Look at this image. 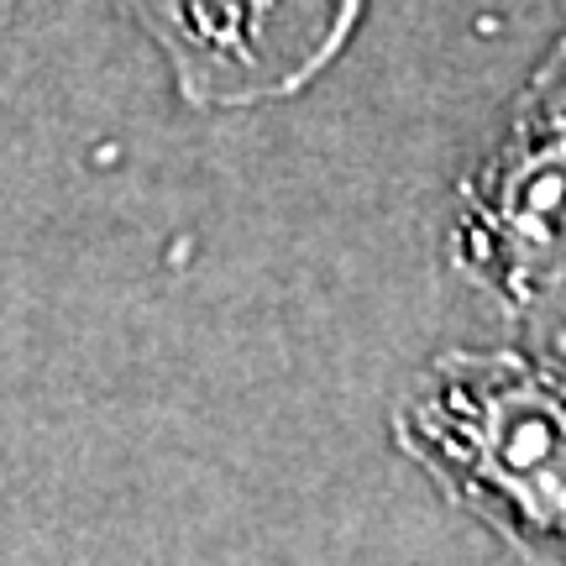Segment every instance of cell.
Returning <instances> with one entry per match:
<instances>
[{
    "instance_id": "6da1fadb",
    "label": "cell",
    "mask_w": 566,
    "mask_h": 566,
    "mask_svg": "<svg viewBox=\"0 0 566 566\" xmlns=\"http://www.w3.org/2000/svg\"><path fill=\"white\" fill-rule=\"evenodd\" d=\"M405 462L520 562H566V363L446 346L388 415Z\"/></svg>"
},
{
    "instance_id": "3957f363",
    "label": "cell",
    "mask_w": 566,
    "mask_h": 566,
    "mask_svg": "<svg viewBox=\"0 0 566 566\" xmlns=\"http://www.w3.org/2000/svg\"><path fill=\"white\" fill-rule=\"evenodd\" d=\"M195 111H258L321 84L367 21V0H111Z\"/></svg>"
},
{
    "instance_id": "7a4b0ae2",
    "label": "cell",
    "mask_w": 566,
    "mask_h": 566,
    "mask_svg": "<svg viewBox=\"0 0 566 566\" xmlns=\"http://www.w3.org/2000/svg\"><path fill=\"white\" fill-rule=\"evenodd\" d=\"M441 263L499 321H566V38L530 69L451 189Z\"/></svg>"
},
{
    "instance_id": "277c9868",
    "label": "cell",
    "mask_w": 566,
    "mask_h": 566,
    "mask_svg": "<svg viewBox=\"0 0 566 566\" xmlns=\"http://www.w3.org/2000/svg\"><path fill=\"white\" fill-rule=\"evenodd\" d=\"M11 11H17V0H0V32H6V21H11Z\"/></svg>"
}]
</instances>
